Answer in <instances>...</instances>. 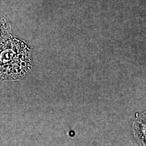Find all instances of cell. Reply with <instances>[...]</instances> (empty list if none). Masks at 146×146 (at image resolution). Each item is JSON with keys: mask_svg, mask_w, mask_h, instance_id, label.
Masks as SVG:
<instances>
[{"mask_svg": "<svg viewBox=\"0 0 146 146\" xmlns=\"http://www.w3.org/2000/svg\"><path fill=\"white\" fill-rule=\"evenodd\" d=\"M31 67L29 49L19 40L0 43V78L16 80L23 78Z\"/></svg>", "mask_w": 146, "mask_h": 146, "instance_id": "cell-1", "label": "cell"}, {"mask_svg": "<svg viewBox=\"0 0 146 146\" xmlns=\"http://www.w3.org/2000/svg\"><path fill=\"white\" fill-rule=\"evenodd\" d=\"M10 36V31L5 21L0 17V43L5 42Z\"/></svg>", "mask_w": 146, "mask_h": 146, "instance_id": "cell-2", "label": "cell"}]
</instances>
